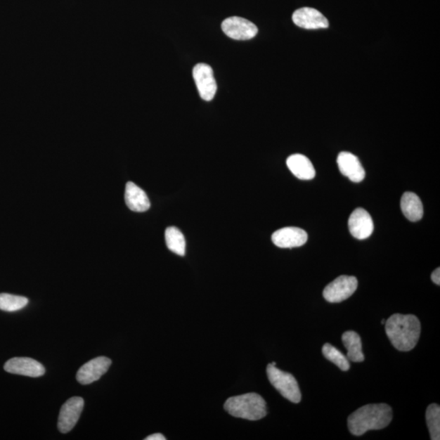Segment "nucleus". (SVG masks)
I'll use <instances>...</instances> for the list:
<instances>
[{
	"label": "nucleus",
	"instance_id": "22",
	"mask_svg": "<svg viewBox=\"0 0 440 440\" xmlns=\"http://www.w3.org/2000/svg\"><path fill=\"white\" fill-rule=\"evenodd\" d=\"M322 353L327 360L334 363L342 371L349 370L350 363L342 353L330 344H325L322 349Z\"/></svg>",
	"mask_w": 440,
	"mask_h": 440
},
{
	"label": "nucleus",
	"instance_id": "1",
	"mask_svg": "<svg viewBox=\"0 0 440 440\" xmlns=\"http://www.w3.org/2000/svg\"><path fill=\"white\" fill-rule=\"evenodd\" d=\"M385 329L392 345L401 351L415 347L421 335V323L414 315L394 314L386 321Z\"/></svg>",
	"mask_w": 440,
	"mask_h": 440
},
{
	"label": "nucleus",
	"instance_id": "19",
	"mask_svg": "<svg viewBox=\"0 0 440 440\" xmlns=\"http://www.w3.org/2000/svg\"><path fill=\"white\" fill-rule=\"evenodd\" d=\"M167 248L181 257L186 254V242L183 233L176 227L167 228L165 233Z\"/></svg>",
	"mask_w": 440,
	"mask_h": 440
},
{
	"label": "nucleus",
	"instance_id": "2",
	"mask_svg": "<svg viewBox=\"0 0 440 440\" xmlns=\"http://www.w3.org/2000/svg\"><path fill=\"white\" fill-rule=\"evenodd\" d=\"M392 420V409L387 403L367 404L358 408L347 419L349 431L361 436L372 429L385 428Z\"/></svg>",
	"mask_w": 440,
	"mask_h": 440
},
{
	"label": "nucleus",
	"instance_id": "8",
	"mask_svg": "<svg viewBox=\"0 0 440 440\" xmlns=\"http://www.w3.org/2000/svg\"><path fill=\"white\" fill-rule=\"evenodd\" d=\"M84 401L81 397H72L60 408L58 418V429L61 433H68L78 422L83 412Z\"/></svg>",
	"mask_w": 440,
	"mask_h": 440
},
{
	"label": "nucleus",
	"instance_id": "26",
	"mask_svg": "<svg viewBox=\"0 0 440 440\" xmlns=\"http://www.w3.org/2000/svg\"><path fill=\"white\" fill-rule=\"evenodd\" d=\"M272 365H274V366H276V362H273V363H272Z\"/></svg>",
	"mask_w": 440,
	"mask_h": 440
},
{
	"label": "nucleus",
	"instance_id": "5",
	"mask_svg": "<svg viewBox=\"0 0 440 440\" xmlns=\"http://www.w3.org/2000/svg\"><path fill=\"white\" fill-rule=\"evenodd\" d=\"M358 280L355 276H341L326 286L323 295L330 303H340L349 299L357 289Z\"/></svg>",
	"mask_w": 440,
	"mask_h": 440
},
{
	"label": "nucleus",
	"instance_id": "7",
	"mask_svg": "<svg viewBox=\"0 0 440 440\" xmlns=\"http://www.w3.org/2000/svg\"><path fill=\"white\" fill-rule=\"evenodd\" d=\"M222 30L227 37L236 40L252 39L258 33L257 25L247 19L238 17H231L224 20L222 23Z\"/></svg>",
	"mask_w": 440,
	"mask_h": 440
},
{
	"label": "nucleus",
	"instance_id": "17",
	"mask_svg": "<svg viewBox=\"0 0 440 440\" xmlns=\"http://www.w3.org/2000/svg\"><path fill=\"white\" fill-rule=\"evenodd\" d=\"M401 207L404 216L412 222L419 221L423 216L422 203L415 193L410 192L403 193Z\"/></svg>",
	"mask_w": 440,
	"mask_h": 440
},
{
	"label": "nucleus",
	"instance_id": "13",
	"mask_svg": "<svg viewBox=\"0 0 440 440\" xmlns=\"http://www.w3.org/2000/svg\"><path fill=\"white\" fill-rule=\"evenodd\" d=\"M293 22L299 27L306 30L325 29L329 27L328 20L318 10L302 8L293 14Z\"/></svg>",
	"mask_w": 440,
	"mask_h": 440
},
{
	"label": "nucleus",
	"instance_id": "23",
	"mask_svg": "<svg viewBox=\"0 0 440 440\" xmlns=\"http://www.w3.org/2000/svg\"><path fill=\"white\" fill-rule=\"evenodd\" d=\"M432 280L434 283H436L438 285H440V268H439L434 270V272L432 273Z\"/></svg>",
	"mask_w": 440,
	"mask_h": 440
},
{
	"label": "nucleus",
	"instance_id": "4",
	"mask_svg": "<svg viewBox=\"0 0 440 440\" xmlns=\"http://www.w3.org/2000/svg\"><path fill=\"white\" fill-rule=\"evenodd\" d=\"M268 380L281 396L295 403L301 401L302 395L298 382L289 373L281 371L278 368L269 364L267 367Z\"/></svg>",
	"mask_w": 440,
	"mask_h": 440
},
{
	"label": "nucleus",
	"instance_id": "24",
	"mask_svg": "<svg viewBox=\"0 0 440 440\" xmlns=\"http://www.w3.org/2000/svg\"><path fill=\"white\" fill-rule=\"evenodd\" d=\"M145 439V440H165L166 438L164 437V436H163V434L157 433V434H152V436H148Z\"/></svg>",
	"mask_w": 440,
	"mask_h": 440
},
{
	"label": "nucleus",
	"instance_id": "16",
	"mask_svg": "<svg viewBox=\"0 0 440 440\" xmlns=\"http://www.w3.org/2000/svg\"><path fill=\"white\" fill-rule=\"evenodd\" d=\"M286 164L294 175L303 181L312 180L316 176V171L309 158L303 155H293L286 161Z\"/></svg>",
	"mask_w": 440,
	"mask_h": 440
},
{
	"label": "nucleus",
	"instance_id": "21",
	"mask_svg": "<svg viewBox=\"0 0 440 440\" xmlns=\"http://www.w3.org/2000/svg\"><path fill=\"white\" fill-rule=\"evenodd\" d=\"M29 303L25 297L9 294H0V310L8 312L17 311L25 308Z\"/></svg>",
	"mask_w": 440,
	"mask_h": 440
},
{
	"label": "nucleus",
	"instance_id": "11",
	"mask_svg": "<svg viewBox=\"0 0 440 440\" xmlns=\"http://www.w3.org/2000/svg\"><path fill=\"white\" fill-rule=\"evenodd\" d=\"M308 233L304 229L286 227L278 230L273 234V242L280 248L299 247L308 242Z\"/></svg>",
	"mask_w": 440,
	"mask_h": 440
},
{
	"label": "nucleus",
	"instance_id": "12",
	"mask_svg": "<svg viewBox=\"0 0 440 440\" xmlns=\"http://www.w3.org/2000/svg\"><path fill=\"white\" fill-rule=\"evenodd\" d=\"M349 228L353 237L365 240L371 236L375 227L370 214L365 209L357 208L351 214Z\"/></svg>",
	"mask_w": 440,
	"mask_h": 440
},
{
	"label": "nucleus",
	"instance_id": "18",
	"mask_svg": "<svg viewBox=\"0 0 440 440\" xmlns=\"http://www.w3.org/2000/svg\"><path fill=\"white\" fill-rule=\"evenodd\" d=\"M342 342L347 350V360L353 362L365 361L362 351L361 339L359 335L354 331H347L342 336Z\"/></svg>",
	"mask_w": 440,
	"mask_h": 440
},
{
	"label": "nucleus",
	"instance_id": "25",
	"mask_svg": "<svg viewBox=\"0 0 440 440\" xmlns=\"http://www.w3.org/2000/svg\"><path fill=\"white\" fill-rule=\"evenodd\" d=\"M385 323H386V321H385V320H382V325H384Z\"/></svg>",
	"mask_w": 440,
	"mask_h": 440
},
{
	"label": "nucleus",
	"instance_id": "14",
	"mask_svg": "<svg viewBox=\"0 0 440 440\" xmlns=\"http://www.w3.org/2000/svg\"><path fill=\"white\" fill-rule=\"evenodd\" d=\"M342 175L349 177L352 182L359 183L365 178V171L359 158L349 152H342L337 160Z\"/></svg>",
	"mask_w": 440,
	"mask_h": 440
},
{
	"label": "nucleus",
	"instance_id": "15",
	"mask_svg": "<svg viewBox=\"0 0 440 440\" xmlns=\"http://www.w3.org/2000/svg\"><path fill=\"white\" fill-rule=\"evenodd\" d=\"M125 202L132 212H145L150 208V202L145 192L132 182L127 183Z\"/></svg>",
	"mask_w": 440,
	"mask_h": 440
},
{
	"label": "nucleus",
	"instance_id": "10",
	"mask_svg": "<svg viewBox=\"0 0 440 440\" xmlns=\"http://www.w3.org/2000/svg\"><path fill=\"white\" fill-rule=\"evenodd\" d=\"M5 371L32 377H39L45 373V368L39 362L27 357H15L4 365Z\"/></svg>",
	"mask_w": 440,
	"mask_h": 440
},
{
	"label": "nucleus",
	"instance_id": "9",
	"mask_svg": "<svg viewBox=\"0 0 440 440\" xmlns=\"http://www.w3.org/2000/svg\"><path fill=\"white\" fill-rule=\"evenodd\" d=\"M111 364L112 361L109 358L96 357L79 368L76 375L77 380L83 385L91 384L99 380L108 371Z\"/></svg>",
	"mask_w": 440,
	"mask_h": 440
},
{
	"label": "nucleus",
	"instance_id": "6",
	"mask_svg": "<svg viewBox=\"0 0 440 440\" xmlns=\"http://www.w3.org/2000/svg\"><path fill=\"white\" fill-rule=\"evenodd\" d=\"M194 81L200 96L204 101H212L216 96L217 84L211 66L200 63L193 68Z\"/></svg>",
	"mask_w": 440,
	"mask_h": 440
},
{
	"label": "nucleus",
	"instance_id": "3",
	"mask_svg": "<svg viewBox=\"0 0 440 440\" xmlns=\"http://www.w3.org/2000/svg\"><path fill=\"white\" fill-rule=\"evenodd\" d=\"M224 408L232 416L250 421H257L267 415L266 402L257 393L229 398L225 402Z\"/></svg>",
	"mask_w": 440,
	"mask_h": 440
},
{
	"label": "nucleus",
	"instance_id": "20",
	"mask_svg": "<svg viewBox=\"0 0 440 440\" xmlns=\"http://www.w3.org/2000/svg\"><path fill=\"white\" fill-rule=\"evenodd\" d=\"M426 419L429 436L432 440L440 439V407L432 403L427 409Z\"/></svg>",
	"mask_w": 440,
	"mask_h": 440
}]
</instances>
